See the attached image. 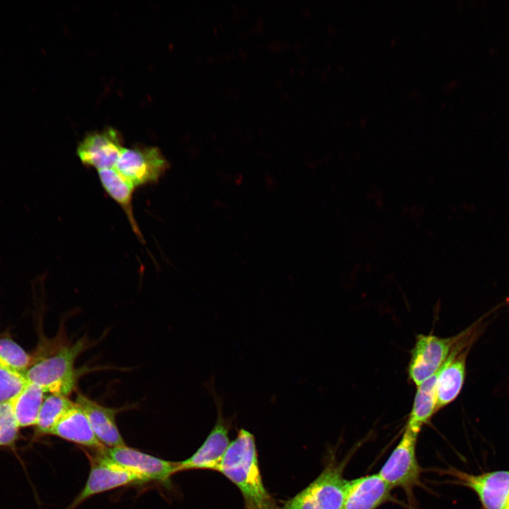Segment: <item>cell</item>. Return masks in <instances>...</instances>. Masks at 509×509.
Returning a JSON list of instances; mask_svg holds the SVG:
<instances>
[{"label":"cell","instance_id":"cell-12","mask_svg":"<svg viewBox=\"0 0 509 509\" xmlns=\"http://www.w3.org/2000/svg\"><path fill=\"white\" fill-rule=\"evenodd\" d=\"M122 149L118 131L107 128L88 134L79 143L77 154L84 165L100 170L115 166Z\"/></svg>","mask_w":509,"mask_h":509},{"label":"cell","instance_id":"cell-9","mask_svg":"<svg viewBox=\"0 0 509 509\" xmlns=\"http://www.w3.org/2000/svg\"><path fill=\"white\" fill-rule=\"evenodd\" d=\"M115 169L134 187L157 182L169 163L157 147L123 148Z\"/></svg>","mask_w":509,"mask_h":509},{"label":"cell","instance_id":"cell-15","mask_svg":"<svg viewBox=\"0 0 509 509\" xmlns=\"http://www.w3.org/2000/svg\"><path fill=\"white\" fill-rule=\"evenodd\" d=\"M51 435L98 450L105 447L96 437L85 412L76 402L59 421Z\"/></svg>","mask_w":509,"mask_h":509},{"label":"cell","instance_id":"cell-6","mask_svg":"<svg viewBox=\"0 0 509 509\" xmlns=\"http://www.w3.org/2000/svg\"><path fill=\"white\" fill-rule=\"evenodd\" d=\"M217 409V419L210 433L199 448L187 459L177 462V472L190 469H212L218 471L230 445L228 432L230 419L223 414V399L216 393L213 378L207 385Z\"/></svg>","mask_w":509,"mask_h":509},{"label":"cell","instance_id":"cell-1","mask_svg":"<svg viewBox=\"0 0 509 509\" xmlns=\"http://www.w3.org/2000/svg\"><path fill=\"white\" fill-rule=\"evenodd\" d=\"M241 492L246 509H279L262 482L254 435L241 428L218 469Z\"/></svg>","mask_w":509,"mask_h":509},{"label":"cell","instance_id":"cell-19","mask_svg":"<svg viewBox=\"0 0 509 509\" xmlns=\"http://www.w3.org/2000/svg\"><path fill=\"white\" fill-rule=\"evenodd\" d=\"M74 404L66 396L50 394L45 397L35 424V435H51L54 426Z\"/></svg>","mask_w":509,"mask_h":509},{"label":"cell","instance_id":"cell-21","mask_svg":"<svg viewBox=\"0 0 509 509\" xmlns=\"http://www.w3.org/2000/svg\"><path fill=\"white\" fill-rule=\"evenodd\" d=\"M28 382L23 375L0 367V404L11 402Z\"/></svg>","mask_w":509,"mask_h":509},{"label":"cell","instance_id":"cell-4","mask_svg":"<svg viewBox=\"0 0 509 509\" xmlns=\"http://www.w3.org/2000/svg\"><path fill=\"white\" fill-rule=\"evenodd\" d=\"M345 464H328L305 488L288 500L282 509H341L348 481L343 477Z\"/></svg>","mask_w":509,"mask_h":509},{"label":"cell","instance_id":"cell-7","mask_svg":"<svg viewBox=\"0 0 509 509\" xmlns=\"http://www.w3.org/2000/svg\"><path fill=\"white\" fill-rule=\"evenodd\" d=\"M457 339V334L440 337L418 334L407 368L409 380L416 387L435 375L446 361Z\"/></svg>","mask_w":509,"mask_h":509},{"label":"cell","instance_id":"cell-10","mask_svg":"<svg viewBox=\"0 0 509 509\" xmlns=\"http://www.w3.org/2000/svg\"><path fill=\"white\" fill-rule=\"evenodd\" d=\"M447 473L460 485L473 491L481 509H506L509 503V470H494L472 474L456 469Z\"/></svg>","mask_w":509,"mask_h":509},{"label":"cell","instance_id":"cell-17","mask_svg":"<svg viewBox=\"0 0 509 509\" xmlns=\"http://www.w3.org/2000/svg\"><path fill=\"white\" fill-rule=\"evenodd\" d=\"M436 374L416 387L412 408L406 428L419 435L422 427L436 413Z\"/></svg>","mask_w":509,"mask_h":509},{"label":"cell","instance_id":"cell-2","mask_svg":"<svg viewBox=\"0 0 509 509\" xmlns=\"http://www.w3.org/2000/svg\"><path fill=\"white\" fill-rule=\"evenodd\" d=\"M88 345V340L81 338L72 344L62 346L48 356L33 360L24 376L45 393L68 397L77 384L78 373L75 361Z\"/></svg>","mask_w":509,"mask_h":509},{"label":"cell","instance_id":"cell-13","mask_svg":"<svg viewBox=\"0 0 509 509\" xmlns=\"http://www.w3.org/2000/svg\"><path fill=\"white\" fill-rule=\"evenodd\" d=\"M392 489L378 474L348 481L341 509H376L393 500Z\"/></svg>","mask_w":509,"mask_h":509},{"label":"cell","instance_id":"cell-16","mask_svg":"<svg viewBox=\"0 0 509 509\" xmlns=\"http://www.w3.org/2000/svg\"><path fill=\"white\" fill-rule=\"evenodd\" d=\"M98 177L104 189L121 206L132 230L143 240L132 210L131 199L135 187L113 168L98 170Z\"/></svg>","mask_w":509,"mask_h":509},{"label":"cell","instance_id":"cell-11","mask_svg":"<svg viewBox=\"0 0 509 509\" xmlns=\"http://www.w3.org/2000/svg\"><path fill=\"white\" fill-rule=\"evenodd\" d=\"M98 452V455L91 462L84 487L67 509H75L95 495L129 484L143 483L137 476L108 459L102 449Z\"/></svg>","mask_w":509,"mask_h":509},{"label":"cell","instance_id":"cell-5","mask_svg":"<svg viewBox=\"0 0 509 509\" xmlns=\"http://www.w3.org/2000/svg\"><path fill=\"white\" fill-rule=\"evenodd\" d=\"M418 436L405 428L400 441L378 473L392 488H402L410 503L414 502V488L421 485V468L416 455Z\"/></svg>","mask_w":509,"mask_h":509},{"label":"cell","instance_id":"cell-18","mask_svg":"<svg viewBox=\"0 0 509 509\" xmlns=\"http://www.w3.org/2000/svg\"><path fill=\"white\" fill-rule=\"evenodd\" d=\"M45 392L28 382L23 390L11 402L19 427L35 426L45 399Z\"/></svg>","mask_w":509,"mask_h":509},{"label":"cell","instance_id":"cell-14","mask_svg":"<svg viewBox=\"0 0 509 509\" xmlns=\"http://www.w3.org/2000/svg\"><path fill=\"white\" fill-rule=\"evenodd\" d=\"M75 402L85 412L101 444L108 448L126 445L116 423L121 409L105 406L81 392H77Z\"/></svg>","mask_w":509,"mask_h":509},{"label":"cell","instance_id":"cell-20","mask_svg":"<svg viewBox=\"0 0 509 509\" xmlns=\"http://www.w3.org/2000/svg\"><path fill=\"white\" fill-rule=\"evenodd\" d=\"M32 363L33 358L16 342L0 339V367L24 375Z\"/></svg>","mask_w":509,"mask_h":509},{"label":"cell","instance_id":"cell-23","mask_svg":"<svg viewBox=\"0 0 509 509\" xmlns=\"http://www.w3.org/2000/svg\"><path fill=\"white\" fill-rule=\"evenodd\" d=\"M506 509H509V503H508V506H507V508H506Z\"/></svg>","mask_w":509,"mask_h":509},{"label":"cell","instance_id":"cell-8","mask_svg":"<svg viewBox=\"0 0 509 509\" xmlns=\"http://www.w3.org/2000/svg\"><path fill=\"white\" fill-rule=\"evenodd\" d=\"M102 452L111 461L133 473L143 483L158 481L169 484L177 472V462L163 460L128 446L104 447Z\"/></svg>","mask_w":509,"mask_h":509},{"label":"cell","instance_id":"cell-22","mask_svg":"<svg viewBox=\"0 0 509 509\" xmlns=\"http://www.w3.org/2000/svg\"><path fill=\"white\" fill-rule=\"evenodd\" d=\"M19 426L11 402L0 404V446H12L19 436Z\"/></svg>","mask_w":509,"mask_h":509},{"label":"cell","instance_id":"cell-3","mask_svg":"<svg viewBox=\"0 0 509 509\" xmlns=\"http://www.w3.org/2000/svg\"><path fill=\"white\" fill-rule=\"evenodd\" d=\"M491 317V312H488L457 334L450 353L436 373V412L454 402L460 394L466 378L468 354Z\"/></svg>","mask_w":509,"mask_h":509}]
</instances>
